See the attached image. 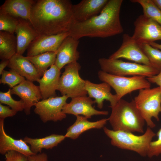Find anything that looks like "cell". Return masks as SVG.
I'll use <instances>...</instances> for the list:
<instances>
[{"instance_id":"20","label":"cell","mask_w":161,"mask_h":161,"mask_svg":"<svg viewBox=\"0 0 161 161\" xmlns=\"http://www.w3.org/2000/svg\"><path fill=\"white\" fill-rule=\"evenodd\" d=\"M7 66L32 82H37L41 77L34 65L26 57L17 53L9 60Z\"/></svg>"},{"instance_id":"29","label":"cell","mask_w":161,"mask_h":161,"mask_svg":"<svg viewBox=\"0 0 161 161\" xmlns=\"http://www.w3.org/2000/svg\"><path fill=\"white\" fill-rule=\"evenodd\" d=\"M19 22V18L0 11V31L14 34Z\"/></svg>"},{"instance_id":"18","label":"cell","mask_w":161,"mask_h":161,"mask_svg":"<svg viewBox=\"0 0 161 161\" xmlns=\"http://www.w3.org/2000/svg\"><path fill=\"white\" fill-rule=\"evenodd\" d=\"M61 70L55 65L51 66L44 73L38 82L42 97V100L56 96L60 77Z\"/></svg>"},{"instance_id":"19","label":"cell","mask_w":161,"mask_h":161,"mask_svg":"<svg viewBox=\"0 0 161 161\" xmlns=\"http://www.w3.org/2000/svg\"><path fill=\"white\" fill-rule=\"evenodd\" d=\"M4 120L0 118V153L5 155L9 151H14L27 157L34 154L24 140L15 139L6 133Z\"/></svg>"},{"instance_id":"3","label":"cell","mask_w":161,"mask_h":161,"mask_svg":"<svg viewBox=\"0 0 161 161\" xmlns=\"http://www.w3.org/2000/svg\"><path fill=\"white\" fill-rule=\"evenodd\" d=\"M111 108L108 121L113 130L144 133L145 122L133 100L129 102L121 99Z\"/></svg>"},{"instance_id":"30","label":"cell","mask_w":161,"mask_h":161,"mask_svg":"<svg viewBox=\"0 0 161 161\" xmlns=\"http://www.w3.org/2000/svg\"><path fill=\"white\" fill-rule=\"evenodd\" d=\"M0 80V83L7 84L10 88H13L20 84L25 80V78L20 75L16 72L10 69L4 70Z\"/></svg>"},{"instance_id":"37","label":"cell","mask_w":161,"mask_h":161,"mask_svg":"<svg viewBox=\"0 0 161 161\" xmlns=\"http://www.w3.org/2000/svg\"><path fill=\"white\" fill-rule=\"evenodd\" d=\"M9 63V60H2L0 63V75H1L5 67L7 66Z\"/></svg>"},{"instance_id":"14","label":"cell","mask_w":161,"mask_h":161,"mask_svg":"<svg viewBox=\"0 0 161 161\" xmlns=\"http://www.w3.org/2000/svg\"><path fill=\"white\" fill-rule=\"evenodd\" d=\"M11 93L18 95L23 101L24 104V112L27 115L30 114L31 107L42 99L39 86L27 80L11 89Z\"/></svg>"},{"instance_id":"27","label":"cell","mask_w":161,"mask_h":161,"mask_svg":"<svg viewBox=\"0 0 161 161\" xmlns=\"http://www.w3.org/2000/svg\"><path fill=\"white\" fill-rule=\"evenodd\" d=\"M130 1L140 4L142 7L144 15L161 25V10L152 0H131Z\"/></svg>"},{"instance_id":"6","label":"cell","mask_w":161,"mask_h":161,"mask_svg":"<svg viewBox=\"0 0 161 161\" xmlns=\"http://www.w3.org/2000/svg\"><path fill=\"white\" fill-rule=\"evenodd\" d=\"M98 62L101 70L118 76H141L148 78L157 75L160 72L151 66L119 59L101 58Z\"/></svg>"},{"instance_id":"11","label":"cell","mask_w":161,"mask_h":161,"mask_svg":"<svg viewBox=\"0 0 161 161\" xmlns=\"http://www.w3.org/2000/svg\"><path fill=\"white\" fill-rule=\"evenodd\" d=\"M109 58H123L134 63L152 66L139 44L132 36L126 33L123 35L122 43L120 48Z\"/></svg>"},{"instance_id":"10","label":"cell","mask_w":161,"mask_h":161,"mask_svg":"<svg viewBox=\"0 0 161 161\" xmlns=\"http://www.w3.org/2000/svg\"><path fill=\"white\" fill-rule=\"evenodd\" d=\"M134 25L132 37L139 44L161 40V25L143 14L136 18Z\"/></svg>"},{"instance_id":"2","label":"cell","mask_w":161,"mask_h":161,"mask_svg":"<svg viewBox=\"0 0 161 161\" xmlns=\"http://www.w3.org/2000/svg\"><path fill=\"white\" fill-rule=\"evenodd\" d=\"M123 1L109 0L98 15L83 22L74 21L69 35L79 40L83 37L105 38L122 33L120 15Z\"/></svg>"},{"instance_id":"36","label":"cell","mask_w":161,"mask_h":161,"mask_svg":"<svg viewBox=\"0 0 161 161\" xmlns=\"http://www.w3.org/2000/svg\"><path fill=\"white\" fill-rule=\"evenodd\" d=\"M146 78L151 83H155L158 85L161 90V70L157 75Z\"/></svg>"},{"instance_id":"12","label":"cell","mask_w":161,"mask_h":161,"mask_svg":"<svg viewBox=\"0 0 161 161\" xmlns=\"http://www.w3.org/2000/svg\"><path fill=\"white\" fill-rule=\"evenodd\" d=\"M69 35V32L50 35H39L28 47L27 56L47 52H56L64 40Z\"/></svg>"},{"instance_id":"26","label":"cell","mask_w":161,"mask_h":161,"mask_svg":"<svg viewBox=\"0 0 161 161\" xmlns=\"http://www.w3.org/2000/svg\"><path fill=\"white\" fill-rule=\"evenodd\" d=\"M57 53V52H47L35 56L26 57L42 77L49 67L55 64Z\"/></svg>"},{"instance_id":"39","label":"cell","mask_w":161,"mask_h":161,"mask_svg":"<svg viewBox=\"0 0 161 161\" xmlns=\"http://www.w3.org/2000/svg\"><path fill=\"white\" fill-rule=\"evenodd\" d=\"M152 1L161 10V0H152Z\"/></svg>"},{"instance_id":"23","label":"cell","mask_w":161,"mask_h":161,"mask_svg":"<svg viewBox=\"0 0 161 161\" xmlns=\"http://www.w3.org/2000/svg\"><path fill=\"white\" fill-rule=\"evenodd\" d=\"M76 117L75 122L67 129V132L64 135L66 138L76 139L82 133L88 130L103 128L109 120L108 118H103L96 121L91 122L84 116L78 115Z\"/></svg>"},{"instance_id":"16","label":"cell","mask_w":161,"mask_h":161,"mask_svg":"<svg viewBox=\"0 0 161 161\" xmlns=\"http://www.w3.org/2000/svg\"><path fill=\"white\" fill-rule=\"evenodd\" d=\"M79 40L69 35L63 41L57 51L55 64L61 70L70 63L77 61L79 53L77 50Z\"/></svg>"},{"instance_id":"9","label":"cell","mask_w":161,"mask_h":161,"mask_svg":"<svg viewBox=\"0 0 161 161\" xmlns=\"http://www.w3.org/2000/svg\"><path fill=\"white\" fill-rule=\"evenodd\" d=\"M68 98L66 95H62L42 100L35 104L34 112L44 123L61 121L66 117L62 110Z\"/></svg>"},{"instance_id":"25","label":"cell","mask_w":161,"mask_h":161,"mask_svg":"<svg viewBox=\"0 0 161 161\" xmlns=\"http://www.w3.org/2000/svg\"><path fill=\"white\" fill-rule=\"evenodd\" d=\"M16 37L14 34L0 31V58L10 60L17 51Z\"/></svg>"},{"instance_id":"4","label":"cell","mask_w":161,"mask_h":161,"mask_svg":"<svg viewBox=\"0 0 161 161\" xmlns=\"http://www.w3.org/2000/svg\"><path fill=\"white\" fill-rule=\"evenodd\" d=\"M106 134L110 138L111 144L118 148L134 151L142 157L147 156L151 142L156 134L148 127L143 135H137L132 133L110 130L103 128Z\"/></svg>"},{"instance_id":"21","label":"cell","mask_w":161,"mask_h":161,"mask_svg":"<svg viewBox=\"0 0 161 161\" xmlns=\"http://www.w3.org/2000/svg\"><path fill=\"white\" fill-rule=\"evenodd\" d=\"M19 19V22L15 31L17 45L16 53L22 55L39 35L29 21L21 18Z\"/></svg>"},{"instance_id":"32","label":"cell","mask_w":161,"mask_h":161,"mask_svg":"<svg viewBox=\"0 0 161 161\" xmlns=\"http://www.w3.org/2000/svg\"><path fill=\"white\" fill-rule=\"evenodd\" d=\"M157 139L152 141L149 145L147 156L149 158L158 156L161 154V128L157 133Z\"/></svg>"},{"instance_id":"34","label":"cell","mask_w":161,"mask_h":161,"mask_svg":"<svg viewBox=\"0 0 161 161\" xmlns=\"http://www.w3.org/2000/svg\"><path fill=\"white\" fill-rule=\"evenodd\" d=\"M9 106H6L0 103V118L4 119L8 117H12L15 115L17 112Z\"/></svg>"},{"instance_id":"5","label":"cell","mask_w":161,"mask_h":161,"mask_svg":"<svg viewBox=\"0 0 161 161\" xmlns=\"http://www.w3.org/2000/svg\"><path fill=\"white\" fill-rule=\"evenodd\" d=\"M133 100L148 127L151 129L154 127L156 125L152 118L159 121V115L161 112V90L160 87L140 89Z\"/></svg>"},{"instance_id":"8","label":"cell","mask_w":161,"mask_h":161,"mask_svg":"<svg viewBox=\"0 0 161 161\" xmlns=\"http://www.w3.org/2000/svg\"><path fill=\"white\" fill-rule=\"evenodd\" d=\"M80 68V64L77 61L64 66V71L60 78L58 89L62 96L66 95L71 98L86 96L85 80L82 79L79 75Z\"/></svg>"},{"instance_id":"24","label":"cell","mask_w":161,"mask_h":161,"mask_svg":"<svg viewBox=\"0 0 161 161\" xmlns=\"http://www.w3.org/2000/svg\"><path fill=\"white\" fill-rule=\"evenodd\" d=\"M65 135L52 134L45 137L33 138L26 136L24 140L30 145V149L35 154L41 153L43 149H51L57 145L66 138Z\"/></svg>"},{"instance_id":"31","label":"cell","mask_w":161,"mask_h":161,"mask_svg":"<svg viewBox=\"0 0 161 161\" xmlns=\"http://www.w3.org/2000/svg\"><path fill=\"white\" fill-rule=\"evenodd\" d=\"M0 103L8 105L11 109L16 111H22L24 110V104L21 100L17 101L13 99L11 93V88L5 92H0Z\"/></svg>"},{"instance_id":"22","label":"cell","mask_w":161,"mask_h":161,"mask_svg":"<svg viewBox=\"0 0 161 161\" xmlns=\"http://www.w3.org/2000/svg\"><path fill=\"white\" fill-rule=\"evenodd\" d=\"M34 1L33 0H6L0 6V11L30 22L31 9Z\"/></svg>"},{"instance_id":"1","label":"cell","mask_w":161,"mask_h":161,"mask_svg":"<svg viewBox=\"0 0 161 161\" xmlns=\"http://www.w3.org/2000/svg\"><path fill=\"white\" fill-rule=\"evenodd\" d=\"M72 6L69 0H35L30 23L40 35L69 32L74 21Z\"/></svg>"},{"instance_id":"15","label":"cell","mask_w":161,"mask_h":161,"mask_svg":"<svg viewBox=\"0 0 161 161\" xmlns=\"http://www.w3.org/2000/svg\"><path fill=\"white\" fill-rule=\"evenodd\" d=\"M109 0H83L73 5L74 22L85 21L100 13Z\"/></svg>"},{"instance_id":"38","label":"cell","mask_w":161,"mask_h":161,"mask_svg":"<svg viewBox=\"0 0 161 161\" xmlns=\"http://www.w3.org/2000/svg\"><path fill=\"white\" fill-rule=\"evenodd\" d=\"M149 44L154 47L161 50V44H159L154 42H151Z\"/></svg>"},{"instance_id":"35","label":"cell","mask_w":161,"mask_h":161,"mask_svg":"<svg viewBox=\"0 0 161 161\" xmlns=\"http://www.w3.org/2000/svg\"><path fill=\"white\" fill-rule=\"evenodd\" d=\"M28 157V161H48L47 156L44 153L34 154Z\"/></svg>"},{"instance_id":"28","label":"cell","mask_w":161,"mask_h":161,"mask_svg":"<svg viewBox=\"0 0 161 161\" xmlns=\"http://www.w3.org/2000/svg\"><path fill=\"white\" fill-rule=\"evenodd\" d=\"M139 45L148 59L151 66L160 71L161 70V51L149 44Z\"/></svg>"},{"instance_id":"17","label":"cell","mask_w":161,"mask_h":161,"mask_svg":"<svg viewBox=\"0 0 161 161\" xmlns=\"http://www.w3.org/2000/svg\"><path fill=\"white\" fill-rule=\"evenodd\" d=\"M111 87L110 85L106 82L96 84L88 80H85V89L89 97L95 99V103H97V107L100 109L103 108L105 100L110 102L109 107L111 108L118 101L117 95L111 93Z\"/></svg>"},{"instance_id":"33","label":"cell","mask_w":161,"mask_h":161,"mask_svg":"<svg viewBox=\"0 0 161 161\" xmlns=\"http://www.w3.org/2000/svg\"><path fill=\"white\" fill-rule=\"evenodd\" d=\"M5 156V161H28V157L14 151H8Z\"/></svg>"},{"instance_id":"13","label":"cell","mask_w":161,"mask_h":161,"mask_svg":"<svg viewBox=\"0 0 161 161\" xmlns=\"http://www.w3.org/2000/svg\"><path fill=\"white\" fill-rule=\"evenodd\" d=\"M95 103L89 97L82 96L72 98L71 101L66 103L62 109L63 112L65 114L75 115H83L88 119L94 115H107L108 112L96 110L92 106Z\"/></svg>"},{"instance_id":"7","label":"cell","mask_w":161,"mask_h":161,"mask_svg":"<svg viewBox=\"0 0 161 161\" xmlns=\"http://www.w3.org/2000/svg\"><path fill=\"white\" fill-rule=\"evenodd\" d=\"M97 74L100 81L108 83L114 90L118 100L133 91L151 87V83L143 76H118L101 70L98 71Z\"/></svg>"}]
</instances>
